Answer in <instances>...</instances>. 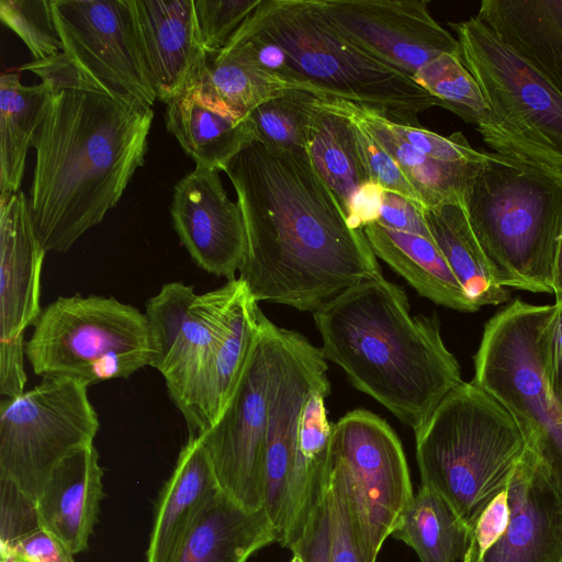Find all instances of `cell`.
I'll list each match as a JSON object with an SVG mask.
<instances>
[{"label":"cell","mask_w":562,"mask_h":562,"mask_svg":"<svg viewBox=\"0 0 562 562\" xmlns=\"http://www.w3.org/2000/svg\"><path fill=\"white\" fill-rule=\"evenodd\" d=\"M313 315L324 358L414 431L462 382L436 315H412L405 291L383 274L350 286Z\"/></svg>","instance_id":"cell-3"},{"label":"cell","mask_w":562,"mask_h":562,"mask_svg":"<svg viewBox=\"0 0 562 562\" xmlns=\"http://www.w3.org/2000/svg\"><path fill=\"white\" fill-rule=\"evenodd\" d=\"M290 562H302V560L297 555L293 554V557L290 560Z\"/></svg>","instance_id":"cell-50"},{"label":"cell","mask_w":562,"mask_h":562,"mask_svg":"<svg viewBox=\"0 0 562 562\" xmlns=\"http://www.w3.org/2000/svg\"><path fill=\"white\" fill-rule=\"evenodd\" d=\"M391 536L420 562H457L464 558L471 531L439 494L420 485Z\"/></svg>","instance_id":"cell-32"},{"label":"cell","mask_w":562,"mask_h":562,"mask_svg":"<svg viewBox=\"0 0 562 562\" xmlns=\"http://www.w3.org/2000/svg\"><path fill=\"white\" fill-rule=\"evenodd\" d=\"M220 491L201 441L189 436L160 491L146 562H172L194 522Z\"/></svg>","instance_id":"cell-23"},{"label":"cell","mask_w":562,"mask_h":562,"mask_svg":"<svg viewBox=\"0 0 562 562\" xmlns=\"http://www.w3.org/2000/svg\"><path fill=\"white\" fill-rule=\"evenodd\" d=\"M329 458L347 477L378 555L414 496L402 443L384 419L356 409L333 425Z\"/></svg>","instance_id":"cell-14"},{"label":"cell","mask_w":562,"mask_h":562,"mask_svg":"<svg viewBox=\"0 0 562 562\" xmlns=\"http://www.w3.org/2000/svg\"><path fill=\"white\" fill-rule=\"evenodd\" d=\"M557 312L548 345V380L550 387L562 402V300L555 302Z\"/></svg>","instance_id":"cell-47"},{"label":"cell","mask_w":562,"mask_h":562,"mask_svg":"<svg viewBox=\"0 0 562 562\" xmlns=\"http://www.w3.org/2000/svg\"><path fill=\"white\" fill-rule=\"evenodd\" d=\"M414 80L437 98L440 106L476 127L488 117V106L459 54H441L423 66Z\"/></svg>","instance_id":"cell-34"},{"label":"cell","mask_w":562,"mask_h":562,"mask_svg":"<svg viewBox=\"0 0 562 562\" xmlns=\"http://www.w3.org/2000/svg\"><path fill=\"white\" fill-rule=\"evenodd\" d=\"M462 205L501 285L553 294L562 170L484 151L471 167Z\"/></svg>","instance_id":"cell-4"},{"label":"cell","mask_w":562,"mask_h":562,"mask_svg":"<svg viewBox=\"0 0 562 562\" xmlns=\"http://www.w3.org/2000/svg\"><path fill=\"white\" fill-rule=\"evenodd\" d=\"M45 254L25 194L0 196V339L23 336L36 323Z\"/></svg>","instance_id":"cell-21"},{"label":"cell","mask_w":562,"mask_h":562,"mask_svg":"<svg viewBox=\"0 0 562 562\" xmlns=\"http://www.w3.org/2000/svg\"><path fill=\"white\" fill-rule=\"evenodd\" d=\"M423 215L450 270L479 310L509 301L510 291L496 280L461 202L424 207Z\"/></svg>","instance_id":"cell-29"},{"label":"cell","mask_w":562,"mask_h":562,"mask_svg":"<svg viewBox=\"0 0 562 562\" xmlns=\"http://www.w3.org/2000/svg\"><path fill=\"white\" fill-rule=\"evenodd\" d=\"M2 562H24V561L15 559L13 557H8V558H2Z\"/></svg>","instance_id":"cell-49"},{"label":"cell","mask_w":562,"mask_h":562,"mask_svg":"<svg viewBox=\"0 0 562 562\" xmlns=\"http://www.w3.org/2000/svg\"><path fill=\"white\" fill-rule=\"evenodd\" d=\"M327 490L328 481L312 502L295 536L286 546L302 562H329L330 522Z\"/></svg>","instance_id":"cell-41"},{"label":"cell","mask_w":562,"mask_h":562,"mask_svg":"<svg viewBox=\"0 0 562 562\" xmlns=\"http://www.w3.org/2000/svg\"><path fill=\"white\" fill-rule=\"evenodd\" d=\"M272 542H277V535L263 508L247 510L220 491L172 562H247Z\"/></svg>","instance_id":"cell-26"},{"label":"cell","mask_w":562,"mask_h":562,"mask_svg":"<svg viewBox=\"0 0 562 562\" xmlns=\"http://www.w3.org/2000/svg\"><path fill=\"white\" fill-rule=\"evenodd\" d=\"M342 101L346 109L367 127L376 142L394 158L419 194L424 207L448 202L462 203L465 181L474 162L461 165L432 159L395 134L389 125V120L381 114L355 103Z\"/></svg>","instance_id":"cell-31"},{"label":"cell","mask_w":562,"mask_h":562,"mask_svg":"<svg viewBox=\"0 0 562 562\" xmlns=\"http://www.w3.org/2000/svg\"><path fill=\"white\" fill-rule=\"evenodd\" d=\"M99 418L88 386L71 379L42 378L0 403V476L35 503L55 468L93 445Z\"/></svg>","instance_id":"cell-11"},{"label":"cell","mask_w":562,"mask_h":562,"mask_svg":"<svg viewBox=\"0 0 562 562\" xmlns=\"http://www.w3.org/2000/svg\"><path fill=\"white\" fill-rule=\"evenodd\" d=\"M247 286L206 359L172 401L189 436L210 429L227 406L257 339L262 312Z\"/></svg>","instance_id":"cell-19"},{"label":"cell","mask_w":562,"mask_h":562,"mask_svg":"<svg viewBox=\"0 0 562 562\" xmlns=\"http://www.w3.org/2000/svg\"><path fill=\"white\" fill-rule=\"evenodd\" d=\"M166 126L196 167L224 171L232 159L257 140L248 116L236 117L187 87L166 103Z\"/></svg>","instance_id":"cell-25"},{"label":"cell","mask_w":562,"mask_h":562,"mask_svg":"<svg viewBox=\"0 0 562 562\" xmlns=\"http://www.w3.org/2000/svg\"><path fill=\"white\" fill-rule=\"evenodd\" d=\"M329 562H375L361 508L341 468L328 453Z\"/></svg>","instance_id":"cell-35"},{"label":"cell","mask_w":562,"mask_h":562,"mask_svg":"<svg viewBox=\"0 0 562 562\" xmlns=\"http://www.w3.org/2000/svg\"><path fill=\"white\" fill-rule=\"evenodd\" d=\"M423 206L393 192L384 191L375 222L389 228L432 238L423 215Z\"/></svg>","instance_id":"cell-44"},{"label":"cell","mask_w":562,"mask_h":562,"mask_svg":"<svg viewBox=\"0 0 562 562\" xmlns=\"http://www.w3.org/2000/svg\"><path fill=\"white\" fill-rule=\"evenodd\" d=\"M507 493L506 529L476 562H562V492L526 446Z\"/></svg>","instance_id":"cell-18"},{"label":"cell","mask_w":562,"mask_h":562,"mask_svg":"<svg viewBox=\"0 0 562 562\" xmlns=\"http://www.w3.org/2000/svg\"><path fill=\"white\" fill-rule=\"evenodd\" d=\"M306 150L348 218L353 199L370 179L356 147L352 123L338 99H315L307 122Z\"/></svg>","instance_id":"cell-28"},{"label":"cell","mask_w":562,"mask_h":562,"mask_svg":"<svg viewBox=\"0 0 562 562\" xmlns=\"http://www.w3.org/2000/svg\"><path fill=\"white\" fill-rule=\"evenodd\" d=\"M245 289L238 278L203 294L169 282L146 302L149 366L164 376L172 401L211 352Z\"/></svg>","instance_id":"cell-15"},{"label":"cell","mask_w":562,"mask_h":562,"mask_svg":"<svg viewBox=\"0 0 562 562\" xmlns=\"http://www.w3.org/2000/svg\"><path fill=\"white\" fill-rule=\"evenodd\" d=\"M142 52L157 100L183 91L206 57L193 0H133Z\"/></svg>","instance_id":"cell-20"},{"label":"cell","mask_w":562,"mask_h":562,"mask_svg":"<svg viewBox=\"0 0 562 562\" xmlns=\"http://www.w3.org/2000/svg\"><path fill=\"white\" fill-rule=\"evenodd\" d=\"M201 41L206 53L222 50L261 0H193Z\"/></svg>","instance_id":"cell-39"},{"label":"cell","mask_w":562,"mask_h":562,"mask_svg":"<svg viewBox=\"0 0 562 562\" xmlns=\"http://www.w3.org/2000/svg\"><path fill=\"white\" fill-rule=\"evenodd\" d=\"M553 294L555 302L562 300V234L559 241L553 272Z\"/></svg>","instance_id":"cell-48"},{"label":"cell","mask_w":562,"mask_h":562,"mask_svg":"<svg viewBox=\"0 0 562 562\" xmlns=\"http://www.w3.org/2000/svg\"><path fill=\"white\" fill-rule=\"evenodd\" d=\"M362 229L376 258L401 274L418 294L456 311H479L450 270L434 238L389 228L378 222Z\"/></svg>","instance_id":"cell-27"},{"label":"cell","mask_w":562,"mask_h":562,"mask_svg":"<svg viewBox=\"0 0 562 562\" xmlns=\"http://www.w3.org/2000/svg\"><path fill=\"white\" fill-rule=\"evenodd\" d=\"M423 486L439 494L472 530L504 491L525 450L510 414L474 382H461L415 430Z\"/></svg>","instance_id":"cell-5"},{"label":"cell","mask_w":562,"mask_h":562,"mask_svg":"<svg viewBox=\"0 0 562 562\" xmlns=\"http://www.w3.org/2000/svg\"><path fill=\"white\" fill-rule=\"evenodd\" d=\"M103 469L93 445L64 459L36 502L41 528L72 555L88 548L103 493Z\"/></svg>","instance_id":"cell-22"},{"label":"cell","mask_w":562,"mask_h":562,"mask_svg":"<svg viewBox=\"0 0 562 562\" xmlns=\"http://www.w3.org/2000/svg\"><path fill=\"white\" fill-rule=\"evenodd\" d=\"M24 335L0 339V394L13 398L25 392L27 376L24 370Z\"/></svg>","instance_id":"cell-45"},{"label":"cell","mask_w":562,"mask_h":562,"mask_svg":"<svg viewBox=\"0 0 562 562\" xmlns=\"http://www.w3.org/2000/svg\"><path fill=\"white\" fill-rule=\"evenodd\" d=\"M224 172L240 207L246 254L238 272L256 302L315 313L350 286L382 276L307 150L252 142Z\"/></svg>","instance_id":"cell-1"},{"label":"cell","mask_w":562,"mask_h":562,"mask_svg":"<svg viewBox=\"0 0 562 562\" xmlns=\"http://www.w3.org/2000/svg\"><path fill=\"white\" fill-rule=\"evenodd\" d=\"M561 405H562V402H561Z\"/></svg>","instance_id":"cell-51"},{"label":"cell","mask_w":562,"mask_h":562,"mask_svg":"<svg viewBox=\"0 0 562 562\" xmlns=\"http://www.w3.org/2000/svg\"><path fill=\"white\" fill-rule=\"evenodd\" d=\"M509 518L507 487L497 494L479 517L462 562H476L505 531Z\"/></svg>","instance_id":"cell-43"},{"label":"cell","mask_w":562,"mask_h":562,"mask_svg":"<svg viewBox=\"0 0 562 562\" xmlns=\"http://www.w3.org/2000/svg\"><path fill=\"white\" fill-rule=\"evenodd\" d=\"M55 89L47 81L24 86L16 72L0 77V196L20 191L26 156Z\"/></svg>","instance_id":"cell-30"},{"label":"cell","mask_w":562,"mask_h":562,"mask_svg":"<svg viewBox=\"0 0 562 562\" xmlns=\"http://www.w3.org/2000/svg\"><path fill=\"white\" fill-rule=\"evenodd\" d=\"M338 101L352 123L356 147L370 181L385 191L400 194L424 207L419 194L394 158L376 142L367 127L346 109L344 101L340 99Z\"/></svg>","instance_id":"cell-38"},{"label":"cell","mask_w":562,"mask_h":562,"mask_svg":"<svg viewBox=\"0 0 562 562\" xmlns=\"http://www.w3.org/2000/svg\"><path fill=\"white\" fill-rule=\"evenodd\" d=\"M63 53L24 70L58 90L97 91L153 109L157 95L144 59L133 0H52Z\"/></svg>","instance_id":"cell-10"},{"label":"cell","mask_w":562,"mask_h":562,"mask_svg":"<svg viewBox=\"0 0 562 562\" xmlns=\"http://www.w3.org/2000/svg\"><path fill=\"white\" fill-rule=\"evenodd\" d=\"M25 341V356L42 378L88 387L125 379L151 359L145 313L113 296H59L45 306Z\"/></svg>","instance_id":"cell-9"},{"label":"cell","mask_w":562,"mask_h":562,"mask_svg":"<svg viewBox=\"0 0 562 562\" xmlns=\"http://www.w3.org/2000/svg\"><path fill=\"white\" fill-rule=\"evenodd\" d=\"M476 16L562 94V0H483Z\"/></svg>","instance_id":"cell-24"},{"label":"cell","mask_w":562,"mask_h":562,"mask_svg":"<svg viewBox=\"0 0 562 562\" xmlns=\"http://www.w3.org/2000/svg\"><path fill=\"white\" fill-rule=\"evenodd\" d=\"M247 20L286 54L292 69L322 97L374 111L403 125L440 106L407 72L379 59L339 31L317 0H261Z\"/></svg>","instance_id":"cell-6"},{"label":"cell","mask_w":562,"mask_h":562,"mask_svg":"<svg viewBox=\"0 0 562 562\" xmlns=\"http://www.w3.org/2000/svg\"><path fill=\"white\" fill-rule=\"evenodd\" d=\"M557 305L508 303L484 325L472 382L514 418L562 492V405L548 380V345Z\"/></svg>","instance_id":"cell-7"},{"label":"cell","mask_w":562,"mask_h":562,"mask_svg":"<svg viewBox=\"0 0 562 562\" xmlns=\"http://www.w3.org/2000/svg\"><path fill=\"white\" fill-rule=\"evenodd\" d=\"M188 87L207 103L236 117L291 88L258 67L223 52L207 53Z\"/></svg>","instance_id":"cell-33"},{"label":"cell","mask_w":562,"mask_h":562,"mask_svg":"<svg viewBox=\"0 0 562 562\" xmlns=\"http://www.w3.org/2000/svg\"><path fill=\"white\" fill-rule=\"evenodd\" d=\"M488 106L476 127L495 153L562 170V94L476 15L449 22Z\"/></svg>","instance_id":"cell-8"},{"label":"cell","mask_w":562,"mask_h":562,"mask_svg":"<svg viewBox=\"0 0 562 562\" xmlns=\"http://www.w3.org/2000/svg\"><path fill=\"white\" fill-rule=\"evenodd\" d=\"M389 125L395 134L436 160L469 165L481 159L484 154L474 149L460 132L441 136L420 126L397 124L390 120Z\"/></svg>","instance_id":"cell-42"},{"label":"cell","mask_w":562,"mask_h":562,"mask_svg":"<svg viewBox=\"0 0 562 562\" xmlns=\"http://www.w3.org/2000/svg\"><path fill=\"white\" fill-rule=\"evenodd\" d=\"M9 555L24 562H75L72 554L44 529L20 540Z\"/></svg>","instance_id":"cell-46"},{"label":"cell","mask_w":562,"mask_h":562,"mask_svg":"<svg viewBox=\"0 0 562 562\" xmlns=\"http://www.w3.org/2000/svg\"><path fill=\"white\" fill-rule=\"evenodd\" d=\"M217 170L196 167L175 186L170 214L176 233L202 270L236 279L246 254L240 207L225 191Z\"/></svg>","instance_id":"cell-17"},{"label":"cell","mask_w":562,"mask_h":562,"mask_svg":"<svg viewBox=\"0 0 562 562\" xmlns=\"http://www.w3.org/2000/svg\"><path fill=\"white\" fill-rule=\"evenodd\" d=\"M0 491V544L1 558H4L20 540L42 528L34 501L13 482L2 476Z\"/></svg>","instance_id":"cell-40"},{"label":"cell","mask_w":562,"mask_h":562,"mask_svg":"<svg viewBox=\"0 0 562 562\" xmlns=\"http://www.w3.org/2000/svg\"><path fill=\"white\" fill-rule=\"evenodd\" d=\"M317 95L299 89L259 104L250 113L257 140L284 150H306V131Z\"/></svg>","instance_id":"cell-36"},{"label":"cell","mask_w":562,"mask_h":562,"mask_svg":"<svg viewBox=\"0 0 562 562\" xmlns=\"http://www.w3.org/2000/svg\"><path fill=\"white\" fill-rule=\"evenodd\" d=\"M321 348L299 333L278 327L265 445L263 509L277 542L288 546L313 497L304 487L299 463V426L310 394L330 385Z\"/></svg>","instance_id":"cell-12"},{"label":"cell","mask_w":562,"mask_h":562,"mask_svg":"<svg viewBox=\"0 0 562 562\" xmlns=\"http://www.w3.org/2000/svg\"><path fill=\"white\" fill-rule=\"evenodd\" d=\"M278 326L263 314L238 384L218 420L196 436L220 490L247 510L265 503V445Z\"/></svg>","instance_id":"cell-13"},{"label":"cell","mask_w":562,"mask_h":562,"mask_svg":"<svg viewBox=\"0 0 562 562\" xmlns=\"http://www.w3.org/2000/svg\"><path fill=\"white\" fill-rule=\"evenodd\" d=\"M0 19L23 41L34 60L63 53L52 0H0Z\"/></svg>","instance_id":"cell-37"},{"label":"cell","mask_w":562,"mask_h":562,"mask_svg":"<svg viewBox=\"0 0 562 562\" xmlns=\"http://www.w3.org/2000/svg\"><path fill=\"white\" fill-rule=\"evenodd\" d=\"M324 14L347 37L412 77L460 45L429 11L425 0H317Z\"/></svg>","instance_id":"cell-16"},{"label":"cell","mask_w":562,"mask_h":562,"mask_svg":"<svg viewBox=\"0 0 562 562\" xmlns=\"http://www.w3.org/2000/svg\"><path fill=\"white\" fill-rule=\"evenodd\" d=\"M153 119L102 92L55 91L32 143L29 198L46 252L67 251L117 205L144 165Z\"/></svg>","instance_id":"cell-2"}]
</instances>
